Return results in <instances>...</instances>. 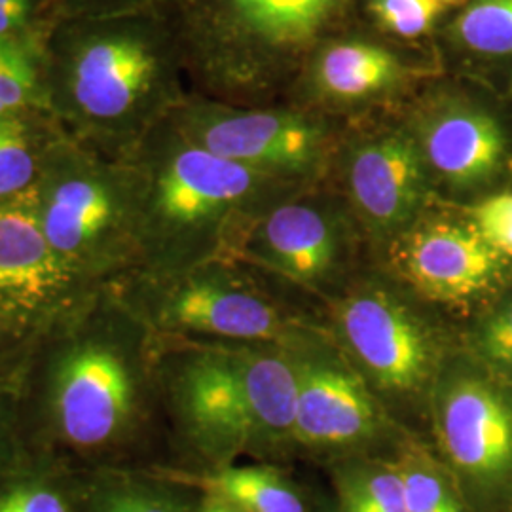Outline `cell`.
Returning a JSON list of instances; mask_svg holds the SVG:
<instances>
[{"label":"cell","mask_w":512,"mask_h":512,"mask_svg":"<svg viewBox=\"0 0 512 512\" xmlns=\"http://www.w3.org/2000/svg\"><path fill=\"white\" fill-rule=\"evenodd\" d=\"M78 512H198L202 494L158 471L99 467L74 471Z\"/></svg>","instance_id":"19"},{"label":"cell","mask_w":512,"mask_h":512,"mask_svg":"<svg viewBox=\"0 0 512 512\" xmlns=\"http://www.w3.org/2000/svg\"><path fill=\"white\" fill-rule=\"evenodd\" d=\"M165 427L202 471L294 450L296 385L283 344L158 336Z\"/></svg>","instance_id":"3"},{"label":"cell","mask_w":512,"mask_h":512,"mask_svg":"<svg viewBox=\"0 0 512 512\" xmlns=\"http://www.w3.org/2000/svg\"><path fill=\"white\" fill-rule=\"evenodd\" d=\"M497 253L512 260V186L492 196L463 207Z\"/></svg>","instance_id":"29"},{"label":"cell","mask_w":512,"mask_h":512,"mask_svg":"<svg viewBox=\"0 0 512 512\" xmlns=\"http://www.w3.org/2000/svg\"><path fill=\"white\" fill-rule=\"evenodd\" d=\"M190 92L230 105L283 103L304 59L357 21L329 0H171Z\"/></svg>","instance_id":"5"},{"label":"cell","mask_w":512,"mask_h":512,"mask_svg":"<svg viewBox=\"0 0 512 512\" xmlns=\"http://www.w3.org/2000/svg\"><path fill=\"white\" fill-rule=\"evenodd\" d=\"M440 4H444L446 8H450V10H458L461 6H465L467 2H471V0H437Z\"/></svg>","instance_id":"35"},{"label":"cell","mask_w":512,"mask_h":512,"mask_svg":"<svg viewBox=\"0 0 512 512\" xmlns=\"http://www.w3.org/2000/svg\"><path fill=\"white\" fill-rule=\"evenodd\" d=\"M340 512H408L401 473L393 458L338 459L330 463Z\"/></svg>","instance_id":"23"},{"label":"cell","mask_w":512,"mask_h":512,"mask_svg":"<svg viewBox=\"0 0 512 512\" xmlns=\"http://www.w3.org/2000/svg\"><path fill=\"white\" fill-rule=\"evenodd\" d=\"M198 512H239L236 507L228 505L226 501L217 499V497H211V495H203L202 501H200V507Z\"/></svg>","instance_id":"34"},{"label":"cell","mask_w":512,"mask_h":512,"mask_svg":"<svg viewBox=\"0 0 512 512\" xmlns=\"http://www.w3.org/2000/svg\"><path fill=\"white\" fill-rule=\"evenodd\" d=\"M268 275L236 260H213L175 274H131L112 287L160 338L281 344L294 330L323 321L275 293Z\"/></svg>","instance_id":"8"},{"label":"cell","mask_w":512,"mask_h":512,"mask_svg":"<svg viewBox=\"0 0 512 512\" xmlns=\"http://www.w3.org/2000/svg\"><path fill=\"white\" fill-rule=\"evenodd\" d=\"M139 190V268L175 274L230 260L268 207L306 188L260 175L160 122L128 156Z\"/></svg>","instance_id":"4"},{"label":"cell","mask_w":512,"mask_h":512,"mask_svg":"<svg viewBox=\"0 0 512 512\" xmlns=\"http://www.w3.org/2000/svg\"><path fill=\"white\" fill-rule=\"evenodd\" d=\"M378 264L456 323L512 283V260L482 238L467 211L433 203L393 239Z\"/></svg>","instance_id":"16"},{"label":"cell","mask_w":512,"mask_h":512,"mask_svg":"<svg viewBox=\"0 0 512 512\" xmlns=\"http://www.w3.org/2000/svg\"><path fill=\"white\" fill-rule=\"evenodd\" d=\"M25 35H44L38 27L37 19L0 6V38L25 37Z\"/></svg>","instance_id":"32"},{"label":"cell","mask_w":512,"mask_h":512,"mask_svg":"<svg viewBox=\"0 0 512 512\" xmlns=\"http://www.w3.org/2000/svg\"><path fill=\"white\" fill-rule=\"evenodd\" d=\"M160 475L211 495L239 512H308V505L293 480L272 463L226 465L207 471L152 467Z\"/></svg>","instance_id":"20"},{"label":"cell","mask_w":512,"mask_h":512,"mask_svg":"<svg viewBox=\"0 0 512 512\" xmlns=\"http://www.w3.org/2000/svg\"><path fill=\"white\" fill-rule=\"evenodd\" d=\"M46 110L44 35L0 38V116Z\"/></svg>","instance_id":"26"},{"label":"cell","mask_w":512,"mask_h":512,"mask_svg":"<svg viewBox=\"0 0 512 512\" xmlns=\"http://www.w3.org/2000/svg\"><path fill=\"white\" fill-rule=\"evenodd\" d=\"M156 416L158 336L112 287L82 294L35 332L21 363L25 450L73 471L131 467Z\"/></svg>","instance_id":"1"},{"label":"cell","mask_w":512,"mask_h":512,"mask_svg":"<svg viewBox=\"0 0 512 512\" xmlns=\"http://www.w3.org/2000/svg\"><path fill=\"white\" fill-rule=\"evenodd\" d=\"M44 84L61 131L114 160H126L190 93L169 10L46 27Z\"/></svg>","instance_id":"2"},{"label":"cell","mask_w":512,"mask_h":512,"mask_svg":"<svg viewBox=\"0 0 512 512\" xmlns=\"http://www.w3.org/2000/svg\"><path fill=\"white\" fill-rule=\"evenodd\" d=\"M88 291L44 236L33 190L0 203V321L37 332Z\"/></svg>","instance_id":"17"},{"label":"cell","mask_w":512,"mask_h":512,"mask_svg":"<svg viewBox=\"0 0 512 512\" xmlns=\"http://www.w3.org/2000/svg\"><path fill=\"white\" fill-rule=\"evenodd\" d=\"M171 0H42L38 25L46 27L63 19L107 18L150 10H169Z\"/></svg>","instance_id":"28"},{"label":"cell","mask_w":512,"mask_h":512,"mask_svg":"<svg viewBox=\"0 0 512 512\" xmlns=\"http://www.w3.org/2000/svg\"><path fill=\"white\" fill-rule=\"evenodd\" d=\"M35 332L14 327L0 321V376H6L19 368Z\"/></svg>","instance_id":"31"},{"label":"cell","mask_w":512,"mask_h":512,"mask_svg":"<svg viewBox=\"0 0 512 512\" xmlns=\"http://www.w3.org/2000/svg\"><path fill=\"white\" fill-rule=\"evenodd\" d=\"M431 46L444 74L512 93V0H471L452 10Z\"/></svg>","instance_id":"18"},{"label":"cell","mask_w":512,"mask_h":512,"mask_svg":"<svg viewBox=\"0 0 512 512\" xmlns=\"http://www.w3.org/2000/svg\"><path fill=\"white\" fill-rule=\"evenodd\" d=\"M281 344L294 368V450L329 463L395 458L416 437L389 416L323 321L298 327Z\"/></svg>","instance_id":"12"},{"label":"cell","mask_w":512,"mask_h":512,"mask_svg":"<svg viewBox=\"0 0 512 512\" xmlns=\"http://www.w3.org/2000/svg\"><path fill=\"white\" fill-rule=\"evenodd\" d=\"M450 12L437 0H359L357 23L401 44H429Z\"/></svg>","instance_id":"27"},{"label":"cell","mask_w":512,"mask_h":512,"mask_svg":"<svg viewBox=\"0 0 512 512\" xmlns=\"http://www.w3.org/2000/svg\"><path fill=\"white\" fill-rule=\"evenodd\" d=\"M169 118L220 158L298 186L330 183L348 124L285 101L245 107L192 92Z\"/></svg>","instance_id":"13"},{"label":"cell","mask_w":512,"mask_h":512,"mask_svg":"<svg viewBox=\"0 0 512 512\" xmlns=\"http://www.w3.org/2000/svg\"><path fill=\"white\" fill-rule=\"evenodd\" d=\"M435 198L469 207L512 186V110L507 97L442 74L399 109Z\"/></svg>","instance_id":"9"},{"label":"cell","mask_w":512,"mask_h":512,"mask_svg":"<svg viewBox=\"0 0 512 512\" xmlns=\"http://www.w3.org/2000/svg\"><path fill=\"white\" fill-rule=\"evenodd\" d=\"M458 344L497 380L512 385V283L458 323Z\"/></svg>","instance_id":"25"},{"label":"cell","mask_w":512,"mask_h":512,"mask_svg":"<svg viewBox=\"0 0 512 512\" xmlns=\"http://www.w3.org/2000/svg\"><path fill=\"white\" fill-rule=\"evenodd\" d=\"M23 363V361H21ZM25 450L21 435V365L0 376V467Z\"/></svg>","instance_id":"30"},{"label":"cell","mask_w":512,"mask_h":512,"mask_svg":"<svg viewBox=\"0 0 512 512\" xmlns=\"http://www.w3.org/2000/svg\"><path fill=\"white\" fill-rule=\"evenodd\" d=\"M63 131L46 110L0 116V203L29 194Z\"/></svg>","instance_id":"21"},{"label":"cell","mask_w":512,"mask_h":512,"mask_svg":"<svg viewBox=\"0 0 512 512\" xmlns=\"http://www.w3.org/2000/svg\"><path fill=\"white\" fill-rule=\"evenodd\" d=\"M0 512H78L73 469L23 450L0 467Z\"/></svg>","instance_id":"22"},{"label":"cell","mask_w":512,"mask_h":512,"mask_svg":"<svg viewBox=\"0 0 512 512\" xmlns=\"http://www.w3.org/2000/svg\"><path fill=\"white\" fill-rule=\"evenodd\" d=\"M429 442L471 512H512V385L456 346L429 403Z\"/></svg>","instance_id":"11"},{"label":"cell","mask_w":512,"mask_h":512,"mask_svg":"<svg viewBox=\"0 0 512 512\" xmlns=\"http://www.w3.org/2000/svg\"><path fill=\"white\" fill-rule=\"evenodd\" d=\"M323 325L389 416L429 440L431 393L458 323L372 262L323 306Z\"/></svg>","instance_id":"6"},{"label":"cell","mask_w":512,"mask_h":512,"mask_svg":"<svg viewBox=\"0 0 512 512\" xmlns=\"http://www.w3.org/2000/svg\"><path fill=\"white\" fill-rule=\"evenodd\" d=\"M334 512H340V511H334Z\"/></svg>","instance_id":"36"},{"label":"cell","mask_w":512,"mask_h":512,"mask_svg":"<svg viewBox=\"0 0 512 512\" xmlns=\"http://www.w3.org/2000/svg\"><path fill=\"white\" fill-rule=\"evenodd\" d=\"M40 4L42 0H0V6L2 8H8V10H14L19 12L23 16H29V18L37 19L38 12H40ZM40 27V25H38ZM42 31V29H40Z\"/></svg>","instance_id":"33"},{"label":"cell","mask_w":512,"mask_h":512,"mask_svg":"<svg viewBox=\"0 0 512 512\" xmlns=\"http://www.w3.org/2000/svg\"><path fill=\"white\" fill-rule=\"evenodd\" d=\"M442 74L431 42L401 44L355 23L313 46L285 103L348 122L401 109Z\"/></svg>","instance_id":"14"},{"label":"cell","mask_w":512,"mask_h":512,"mask_svg":"<svg viewBox=\"0 0 512 512\" xmlns=\"http://www.w3.org/2000/svg\"><path fill=\"white\" fill-rule=\"evenodd\" d=\"M230 260L308 294L321 310L376 262L348 202L330 183L306 186L268 207Z\"/></svg>","instance_id":"10"},{"label":"cell","mask_w":512,"mask_h":512,"mask_svg":"<svg viewBox=\"0 0 512 512\" xmlns=\"http://www.w3.org/2000/svg\"><path fill=\"white\" fill-rule=\"evenodd\" d=\"M330 184L344 196L372 255L439 202L399 110L348 120Z\"/></svg>","instance_id":"15"},{"label":"cell","mask_w":512,"mask_h":512,"mask_svg":"<svg viewBox=\"0 0 512 512\" xmlns=\"http://www.w3.org/2000/svg\"><path fill=\"white\" fill-rule=\"evenodd\" d=\"M393 459L403 478L408 512H471L429 440H408Z\"/></svg>","instance_id":"24"},{"label":"cell","mask_w":512,"mask_h":512,"mask_svg":"<svg viewBox=\"0 0 512 512\" xmlns=\"http://www.w3.org/2000/svg\"><path fill=\"white\" fill-rule=\"evenodd\" d=\"M33 200L55 255L84 289L107 287L139 268V190L126 160H114L61 133Z\"/></svg>","instance_id":"7"}]
</instances>
